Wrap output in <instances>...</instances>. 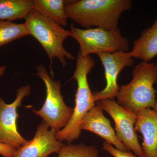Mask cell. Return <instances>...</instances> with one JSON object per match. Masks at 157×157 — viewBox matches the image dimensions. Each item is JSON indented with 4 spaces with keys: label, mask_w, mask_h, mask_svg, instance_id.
<instances>
[{
    "label": "cell",
    "mask_w": 157,
    "mask_h": 157,
    "mask_svg": "<svg viewBox=\"0 0 157 157\" xmlns=\"http://www.w3.org/2000/svg\"><path fill=\"white\" fill-rule=\"evenodd\" d=\"M58 154V157H99V151L95 147L83 143L64 145Z\"/></svg>",
    "instance_id": "cell-17"
},
{
    "label": "cell",
    "mask_w": 157,
    "mask_h": 157,
    "mask_svg": "<svg viewBox=\"0 0 157 157\" xmlns=\"http://www.w3.org/2000/svg\"><path fill=\"white\" fill-rule=\"evenodd\" d=\"M132 77L129 83L120 87L117 103L136 114L143 109H154L157 101L154 88L157 80L155 64L141 62L135 67Z\"/></svg>",
    "instance_id": "cell-2"
},
{
    "label": "cell",
    "mask_w": 157,
    "mask_h": 157,
    "mask_svg": "<svg viewBox=\"0 0 157 157\" xmlns=\"http://www.w3.org/2000/svg\"><path fill=\"white\" fill-rule=\"evenodd\" d=\"M31 94V87L27 85L17 90L16 98L11 104H6L0 97V143L17 149L27 142L17 130V109L24 98Z\"/></svg>",
    "instance_id": "cell-8"
},
{
    "label": "cell",
    "mask_w": 157,
    "mask_h": 157,
    "mask_svg": "<svg viewBox=\"0 0 157 157\" xmlns=\"http://www.w3.org/2000/svg\"><path fill=\"white\" fill-rule=\"evenodd\" d=\"M6 67L5 66H2L0 67V76H3L6 72Z\"/></svg>",
    "instance_id": "cell-20"
},
{
    "label": "cell",
    "mask_w": 157,
    "mask_h": 157,
    "mask_svg": "<svg viewBox=\"0 0 157 157\" xmlns=\"http://www.w3.org/2000/svg\"><path fill=\"white\" fill-rule=\"evenodd\" d=\"M70 36L78 42L79 52L83 56L91 54L112 53L129 50V41L119 29L108 30L101 28L82 29L70 25Z\"/></svg>",
    "instance_id": "cell-6"
},
{
    "label": "cell",
    "mask_w": 157,
    "mask_h": 157,
    "mask_svg": "<svg viewBox=\"0 0 157 157\" xmlns=\"http://www.w3.org/2000/svg\"><path fill=\"white\" fill-rule=\"evenodd\" d=\"M97 105L112 118L115 123L117 137L128 150L132 151L138 157H142V148L135 129L137 114L119 105L114 100L98 101Z\"/></svg>",
    "instance_id": "cell-7"
},
{
    "label": "cell",
    "mask_w": 157,
    "mask_h": 157,
    "mask_svg": "<svg viewBox=\"0 0 157 157\" xmlns=\"http://www.w3.org/2000/svg\"><path fill=\"white\" fill-rule=\"evenodd\" d=\"M33 9L32 0H0V21L25 19Z\"/></svg>",
    "instance_id": "cell-15"
},
{
    "label": "cell",
    "mask_w": 157,
    "mask_h": 157,
    "mask_svg": "<svg viewBox=\"0 0 157 157\" xmlns=\"http://www.w3.org/2000/svg\"><path fill=\"white\" fill-rule=\"evenodd\" d=\"M25 20L29 35L39 42L50 59L51 74L53 73L54 59H57L63 67L67 65V59H75L72 54L65 50L63 46L65 39L70 36V30L65 29L34 9Z\"/></svg>",
    "instance_id": "cell-4"
},
{
    "label": "cell",
    "mask_w": 157,
    "mask_h": 157,
    "mask_svg": "<svg viewBox=\"0 0 157 157\" xmlns=\"http://www.w3.org/2000/svg\"><path fill=\"white\" fill-rule=\"evenodd\" d=\"M80 129L94 133L116 148L123 151H128L118 139L110 121L105 117L103 110L98 105L93 107L84 116L80 124Z\"/></svg>",
    "instance_id": "cell-11"
},
{
    "label": "cell",
    "mask_w": 157,
    "mask_h": 157,
    "mask_svg": "<svg viewBox=\"0 0 157 157\" xmlns=\"http://www.w3.org/2000/svg\"><path fill=\"white\" fill-rule=\"evenodd\" d=\"M135 132H140L143 137L142 157H157V112L147 108L137 114Z\"/></svg>",
    "instance_id": "cell-12"
},
{
    "label": "cell",
    "mask_w": 157,
    "mask_h": 157,
    "mask_svg": "<svg viewBox=\"0 0 157 157\" xmlns=\"http://www.w3.org/2000/svg\"><path fill=\"white\" fill-rule=\"evenodd\" d=\"M155 64V67L156 68V71H157V60L156 61V63ZM155 111H156L157 112V101H156V105L155 106V107L154 108V109Z\"/></svg>",
    "instance_id": "cell-21"
},
{
    "label": "cell",
    "mask_w": 157,
    "mask_h": 157,
    "mask_svg": "<svg viewBox=\"0 0 157 157\" xmlns=\"http://www.w3.org/2000/svg\"><path fill=\"white\" fill-rule=\"evenodd\" d=\"M132 4L130 0H80L66 5L65 13L83 27L116 30L121 14L131 9Z\"/></svg>",
    "instance_id": "cell-1"
},
{
    "label": "cell",
    "mask_w": 157,
    "mask_h": 157,
    "mask_svg": "<svg viewBox=\"0 0 157 157\" xmlns=\"http://www.w3.org/2000/svg\"><path fill=\"white\" fill-rule=\"evenodd\" d=\"M95 64L90 56H83L78 52L76 56V69L73 76L77 83L75 106L69 123L56 133V137L59 141L71 142L78 139L81 135L80 124L82 119L90 109L95 106L96 102L87 79L88 75Z\"/></svg>",
    "instance_id": "cell-3"
},
{
    "label": "cell",
    "mask_w": 157,
    "mask_h": 157,
    "mask_svg": "<svg viewBox=\"0 0 157 157\" xmlns=\"http://www.w3.org/2000/svg\"><path fill=\"white\" fill-rule=\"evenodd\" d=\"M132 58L149 62L157 56V17L149 28L144 30L129 52Z\"/></svg>",
    "instance_id": "cell-13"
},
{
    "label": "cell",
    "mask_w": 157,
    "mask_h": 157,
    "mask_svg": "<svg viewBox=\"0 0 157 157\" xmlns=\"http://www.w3.org/2000/svg\"><path fill=\"white\" fill-rule=\"evenodd\" d=\"M56 133L42 121L33 139L16 150L13 157H48L52 154L59 153L64 144L56 139Z\"/></svg>",
    "instance_id": "cell-10"
},
{
    "label": "cell",
    "mask_w": 157,
    "mask_h": 157,
    "mask_svg": "<svg viewBox=\"0 0 157 157\" xmlns=\"http://www.w3.org/2000/svg\"><path fill=\"white\" fill-rule=\"evenodd\" d=\"M16 150L4 144L0 143V155L3 157H13Z\"/></svg>",
    "instance_id": "cell-19"
},
{
    "label": "cell",
    "mask_w": 157,
    "mask_h": 157,
    "mask_svg": "<svg viewBox=\"0 0 157 157\" xmlns=\"http://www.w3.org/2000/svg\"><path fill=\"white\" fill-rule=\"evenodd\" d=\"M36 75L45 83L46 98L42 108L39 110L33 109V112L42 118L50 128L57 132L69 123L73 116V108L65 104L61 93L60 81H55L51 78L43 65L37 68Z\"/></svg>",
    "instance_id": "cell-5"
},
{
    "label": "cell",
    "mask_w": 157,
    "mask_h": 157,
    "mask_svg": "<svg viewBox=\"0 0 157 157\" xmlns=\"http://www.w3.org/2000/svg\"><path fill=\"white\" fill-rule=\"evenodd\" d=\"M103 149L109 153L113 157H138L136 155L128 151H123L121 150L106 142L103 144Z\"/></svg>",
    "instance_id": "cell-18"
},
{
    "label": "cell",
    "mask_w": 157,
    "mask_h": 157,
    "mask_svg": "<svg viewBox=\"0 0 157 157\" xmlns=\"http://www.w3.org/2000/svg\"><path fill=\"white\" fill-rule=\"evenodd\" d=\"M33 9L62 26L67 25L63 0H33Z\"/></svg>",
    "instance_id": "cell-14"
},
{
    "label": "cell",
    "mask_w": 157,
    "mask_h": 157,
    "mask_svg": "<svg viewBox=\"0 0 157 157\" xmlns=\"http://www.w3.org/2000/svg\"><path fill=\"white\" fill-rule=\"evenodd\" d=\"M98 55L104 67L106 86L101 91L93 93L94 100L95 102L105 99L113 100L119 90L117 83L119 74L124 68L133 65L134 60L126 52H104Z\"/></svg>",
    "instance_id": "cell-9"
},
{
    "label": "cell",
    "mask_w": 157,
    "mask_h": 157,
    "mask_svg": "<svg viewBox=\"0 0 157 157\" xmlns=\"http://www.w3.org/2000/svg\"><path fill=\"white\" fill-rule=\"evenodd\" d=\"M29 35L25 23H14L0 21V47Z\"/></svg>",
    "instance_id": "cell-16"
}]
</instances>
